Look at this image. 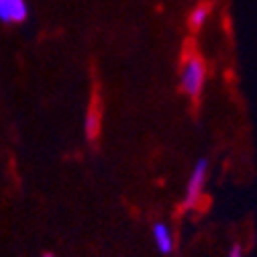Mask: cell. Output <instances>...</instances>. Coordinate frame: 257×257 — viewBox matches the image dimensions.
Listing matches in <instances>:
<instances>
[{
    "instance_id": "cell-3",
    "label": "cell",
    "mask_w": 257,
    "mask_h": 257,
    "mask_svg": "<svg viewBox=\"0 0 257 257\" xmlns=\"http://www.w3.org/2000/svg\"><path fill=\"white\" fill-rule=\"evenodd\" d=\"M153 239L157 243V249L162 253H172L174 251V237H172V231L168 224L164 222H155L153 224Z\"/></svg>"
},
{
    "instance_id": "cell-6",
    "label": "cell",
    "mask_w": 257,
    "mask_h": 257,
    "mask_svg": "<svg viewBox=\"0 0 257 257\" xmlns=\"http://www.w3.org/2000/svg\"><path fill=\"white\" fill-rule=\"evenodd\" d=\"M208 11H210V7L208 5H200V7H196L194 11H192V15H190V27L192 29H200L204 23H206V19H208Z\"/></svg>"
},
{
    "instance_id": "cell-5",
    "label": "cell",
    "mask_w": 257,
    "mask_h": 257,
    "mask_svg": "<svg viewBox=\"0 0 257 257\" xmlns=\"http://www.w3.org/2000/svg\"><path fill=\"white\" fill-rule=\"evenodd\" d=\"M29 15V7L25 0H9V19L11 23H23Z\"/></svg>"
},
{
    "instance_id": "cell-1",
    "label": "cell",
    "mask_w": 257,
    "mask_h": 257,
    "mask_svg": "<svg viewBox=\"0 0 257 257\" xmlns=\"http://www.w3.org/2000/svg\"><path fill=\"white\" fill-rule=\"evenodd\" d=\"M206 80V66L200 55H188L184 59V66L180 72V86L190 96V98H198L202 86Z\"/></svg>"
},
{
    "instance_id": "cell-8",
    "label": "cell",
    "mask_w": 257,
    "mask_h": 257,
    "mask_svg": "<svg viewBox=\"0 0 257 257\" xmlns=\"http://www.w3.org/2000/svg\"><path fill=\"white\" fill-rule=\"evenodd\" d=\"M229 257H243V249H241V245H233V249L229 251Z\"/></svg>"
},
{
    "instance_id": "cell-2",
    "label": "cell",
    "mask_w": 257,
    "mask_h": 257,
    "mask_svg": "<svg viewBox=\"0 0 257 257\" xmlns=\"http://www.w3.org/2000/svg\"><path fill=\"white\" fill-rule=\"evenodd\" d=\"M206 172H208V162L206 159H200V162L194 166V170H192V176H190L188 186H186V196H184V202H182L184 210L194 208L198 204V198L202 194V188H204V182H206Z\"/></svg>"
},
{
    "instance_id": "cell-4",
    "label": "cell",
    "mask_w": 257,
    "mask_h": 257,
    "mask_svg": "<svg viewBox=\"0 0 257 257\" xmlns=\"http://www.w3.org/2000/svg\"><path fill=\"white\" fill-rule=\"evenodd\" d=\"M100 133V102H94L86 114V135L94 139Z\"/></svg>"
},
{
    "instance_id": "cell-7",
    "label": "cell",
    "mask_w": 257,
    "mask_h": 257,
    "mask_svg": "<svg viewBox=\"0 0 257 257\" xmlns=\"http://www.w3.org/2000/svg\"><path fill=\"white\" fill-rule=\"evenodd\" d=\"M0 21L11 23V19H9V0H0Z\"/></svg>"
},
{
    "instance_id": "cell-9",
    "label": "cell",
    "mask_w": 257,
    "mask_h": 257,
    "mask_svg": "<svg viewBox=\"0 0 257 257\" xmlns=\"http://www.w3.org/2000/svg\"><path fill=\"white\" fill-rule=\"evenodd\" d=\"M43 257H53V255H51V253H47V255H43Z\"/></svg>"
}]
</instances>
